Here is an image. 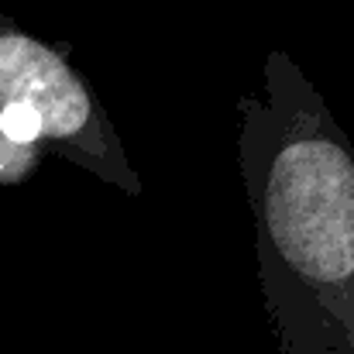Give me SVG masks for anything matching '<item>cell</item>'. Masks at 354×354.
Listing matches in <instances>:
<instances>
[{"label":"cell","mask_w":354,"mask_h":354,"mask_svg":"<svg viewBox=\"0 0 354 354\" xmlns=\"http://www.w3.org/2000/svg\"><path fill=\"white\" fill-rule=\"evenodd\" d=\"M41 158V148L38 145H17L10 138L0 134V186H10V183H24L35 165Z\"/></svg>","instance_id":"cell-3"},{"label":"cell","mask_w":354,"mask_h":354,"mask_svg":"<svg viewBox=\"0 0 354 354\" xmlns=\"http://www.w3.org/2000/svg\"><path fill=\"white\" fill-rule=\"evenodd\" d=\"M237 172L279 337L296 354H354V141L282 48L237 100Z\"/></svg>","instance_id":"cell-1"},{"label":"cell","mask_w":354,"mask_h":354,"mask_svg":"<svg viewBox=\"0 0 354 354\" xmlns=\"http://www.w3.org/2000/svg\"><path fill=\"white\" fill-rule=\"evenodd\" d=\"M0 134L38 145L107 186L141 196L124 141L76 66L0 10Z\"/></svg>","instance_id":"cell-2"}]
</instances>
